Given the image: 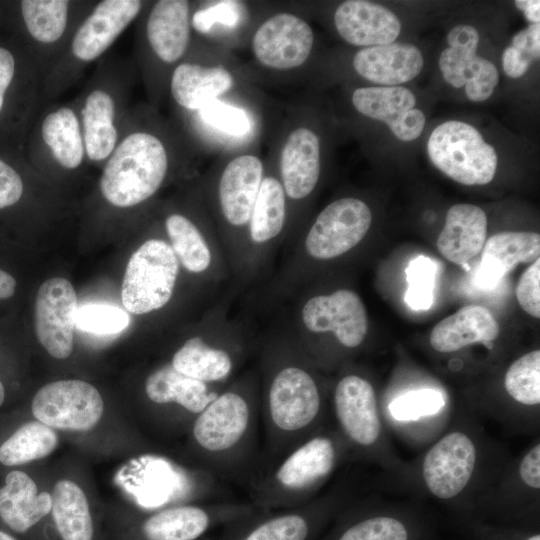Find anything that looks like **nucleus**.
<instances>
[{
  "instance_id": "9",
  "label": "nucleus",
  "mask_w": 540,
  "mask_h": 540,
  "mask_svg": "<svg viewBox=\"0 0 540 540\" xmlns=\"http://www.w3.org/2000/svg\"><path fill=\"white\" fill-rule=\"evenodd\" d=\"M164 229L181 270L219 297L232 286V273L209 212L202 219L171 212Z\"/></svg>"
},
{
  "instance_id": "20",
  "label": "nucleus",
  "mask_w": 540,
  "mask_h": 540,
  "mask_svg": "<svg viewBox=\"0 0 540 540\" xmlns=\"http://www.w3.org/2000/svg\"><path fill=\"white\" fill-rule=\"evenodd\" d=\"M139 0H104L78 27L71 42L72 55L82 62L100 57L139 15Z\"/></svg>"
},
{
  "instance_id": "24",
  "label": "nucleus",
  "mask_w": 540,
  "mask_h": 540,
  "mask_svg": "<svg viewBox=\"0 0 540 540\" xmlns=\"http://www.w3.org/2000/svg\"><path fill=\"white\" fill-rule=\"evenodd\" d=\"M540 256V235L534 232H502L484 244L475 283L494 288L519 263H533Z\"/></svg>"
},
{
  "instance_id": "47",
  "label": "nucleus",
  "mask_w": 540,
  "mask_h": 540,
  "mask_svg": "<svg viewBox=\"0 0 540 540\" xmlns=\"http://www.w3.org/2000/svg\"><path fill=\"white\" fill-rule=\"evenodd\" d=\"M15 73V59L12 53L0 47V112L4 105L6 91L12 83Z\"/></svg>"
},
{
  "instance_id": "1",
  "label": "nucleus",
  "mask_w": 540,
  "mask_h": 540,
  "mask_svg": "<svg viewBox=\"0 0 540 540\" xmlns=\"http://www.w3.org/2000/svg\"><path fill=\"white\" fill-rule=\"evenodd\" d=\"M254 356L263 427L259 470L317 433L323 395L313 362L277 321L259 332Z\"/></svg>"
},
{
  "instance_id": "16",
  "label": "nucleus",
  "mask_w": 540,
  "mask_h": 540,
  "mask_svg": "<svg viewBox=\"0 0 540 540\" xmlns=\"http://www.w3.org/2000/svg\"><path fill=\"white\" fill-rule=\"evenodd\" d=\"M77 309L76 292L67 279L51 278L40 286L35 302V331L41 345L56 359L72 353Z\"/></svg>"
},
{
  "instance_id": "36",
  "label": "nucleus",
  "mask_w": 540,
  "mask_h": 540,
  "mask_svg": "<svg viewBox=\"0 0 540 540\" xmlns=\"http://www.w3.org/2000/svg\"><path fill=\"white\" fill-rule=\"evenodd\" d=\"M504 386L507 393L524 405L540 403V351L533 350L514 361L508 368Z\"/></svg>"
},
{
  "instance_id": "40",
  "label": "nucleus",
  "mask_w": 540,
  "mask_h": 540,
  "mask_svg": "<svg viewBox=\"0 0 540 540\" xmlns=\"http://www.w3.org/2000/svg\"><path fill=\"white\" fill-rule=\"evenodd\" d=\"M198 114L209 127L232 137H243L251 130V120L247 112L220 98L204 105Z\"/></svg>"
},
{
  "instance_id": "27",
  "label": "nucleus",
  "mask_w": 540,
  "mask_h": 540,
  "mask_svg": "<svg viewBox=\"0 0 540 540\" xmlns=\"http://www.w3.org/2000/svg\"><path fill=\"white\" fill-rule=\"evenodd\" d=\"M223 389L188 378L168 363L153 370L144 384L145 394L151 403L176 406L193 420Z\"/></svg>"
},
{
  "instance_id": "39",
  "label": "nucleus",
  "mask_w": 540,
  "mask_h": 540,
  "mask_svg": "<svg viewBox=\"0 0 540 540\" xmlns=\"http://www.w3.org/2000/svg\"><path fill=\"white\" fill-rule=\"evenodd\" d=\"M436 270L433 260L425 256L413 259L408 265L405 301L413 310H428L431 307Z\"/></svg>"
},
{
  "instance_id": "50",
  "label": "nucleus",
  "mask_w": 540,
  "mask_h": 540,
  "mask_svg": "<svg viewBox=\"0 0 540 540\" xmlns=\"http://www.w3.org/2000/svg\"><path fill=\"white\" fill-rule=\"evenodd\" d=\"M0 540H17L14 536H12L11 534L3 531V530H0Z\"/></svg>"
},
{
  "instance_id": "8",
  "label": "nucleus",
  "mask_w": 540,
  "mask_h": 540,
  "mask_svg": "<svg viewBox=\"0 0 540 540\" xmlns=\"http://www.w3.org/2000/svg\"><path fill=\"white\" fill-rule=\"evenodd\" d=\"M288 203L276 172L266 171L248 226L242 293L264 284L286 236Z\"/></svg>"
},
{
  "instance_id": "11",
  "label": "nucleus",
  "mask_w": 540,
  "mask_h": 540,
  "mask_svg": "<svg viewBox=\"0 0 540 540\" xmlns=\"http://www.w3.org/2000/svg\"><path fill=\"white\" fill-rule=\"evenodd\" d=\"M427 153L438 170L467 186L490 183L497 170L494 147L474 126L462 121L438 125L429 136Z\"/></svg>"
},
{
  "instance_id": "32",
  "label": "nucleus",
  "mask_w": 540,
  "mask_h": 540,
  "mask_svg": "<svg viewBox=\"0 0 540 540\" xmlns=\"http://www.w3.org/2000/svg\"><path fill=\"white\" fill-rule=\"evenodd\" d=\"M41 136L52 157L64 169L78 168L84 159L85 146L79 118L70 107H59L46 115Z\"/></svg>"
},
{
  "instance_id": "31",
  "label": "nucleus",
  "mask_w": 540,
  "mask_h": 540,
  "mask_svg": "<svg viewBox=\"0 0 540 540\" xmlns=\"http://www.w3.org/2000/svg\"><path fill=\"white\" fill-rule=\"evenodd\" d=\"M480 36L470 25H458L447 35L448 47L439 57L438 65L444 80L454 88H462L489 64L477 55Z\"/></svg>"
},
{
  "instance_id": "19",
  "label": "nucleus",
  "mask_w": 540,
  "mask_h": 540,
  "mask_svg": "<svg viewBox=\"0 0 540 540\" xmlns=\"http://www.w3.org/2000/svg\"><path fill=\"white\" fill-rule=\"evenodd\" d=\"M320 504L264 511L235 521L217 540H311L321 514Z\"/></svg>"
},
{
  "instance_id": "14",
  "label": "nucleus",
  "mask_w": 540,
  "mask_h": 540,
  "mask_svg": "<svg viewBox=\"0 0 540 540\" xmlns=\"http://www.w3.org/2000/svg\"><path fill=\"white\" fill-rule=\"evenodd\" d=\"M31 410L37 421L51 428L88 431L101 419L104 403L93 385L70 379L40 388L33 397Z\"/></svg>"
},
{
  "instance_id": "4",
  "label": "nucleus",
  "mask_w": 540,
  "mask_h": 540,
  "mask_svg": "<svg viewBox=\"0 0 540 540\" xmlns=\"http://www.w3.org/2000/svg\"><path fill=\"white\" fill-rule=\"evenodd\" d=\"M339 446L335 438L316 433L278 461L257 470L243 485L250 503L274 511L307 504L335 469Z\"/></svg>"
},
{
  "instance_id": "7",
  "label": "nucleus",
  "mask_w": 540,
  "mask_h": 540,
  "mask_svg": "<svg viewBox=\"0 0 540 540\" xmlns=\"http://www.w3.org/2000/svg\"><path fill=\"white\" fill-rule=\"evenodd\" d=\"M166 143L157 134L138 130L127 134L104 166L100 191L115 207L128 208L153 197L169 172Z\"/></svg>"
},
{
  "instance_id": "34",
  "label": "nucleus",
  "mask_w": 540,
  "mask_h": 540,
  "mask_svg": "<svg viewBox=\"0 0 540 540\" xmlns=\"http://www.w3.org/2000/svg\"><path fill=\"white\" fill-rule=\"evenodd\" d=\"M58 444L53 428L30 421L18 428L0 445V463L5 466L22 465L51 454Z\"/></svg>"
},
{
  "instance_id": "18",
  "label": "nucleus",
  "mask_w": 540,
  "mask_h": 540,
  "mask_svg": "<svg viewBox=\"0 0 540 540\" xmlns=\"http://www.w3.org/2000/svg\"><path fill=\"white\" fill-rule=\"evenodd\" d=\"M336 419L345 437L359 447L374 445L381 434L376 393L358 374L342 376L333 389Z\"/></svg>"
},
{
  "instance_id": "49",
  "label": "nucleus",
  "mask_w": 540,
  "mask_h": 540,
  "mask_svg": "<svg viewBox=\"0 0 540 540\" xmlns=\"http://www.w3.org/2000/svg\"><path fill=\"white\" fill-rule=\"evenodd\" d=\"M16 285L15 278L0 269V300L12 297L15 293Z\"/></svg>"
},
{
  "instance_id": "15",
  "label": "nucleus",
  "mask_w": 540,
  "mask_h": 540,
  "mask_svg": "<svg viewBox=\"0 0 540 540\" xmlns=\"http://www.w3.org/2000/svg\"><path fill=\"white\" fill-rule=\"evenodd\" d=\"M313 44V30L303 18L290 12H278L256 29L251 48L263 67L289 71L307 61Z\"/></svg>"
},
{
  "instance_id": "42",
  "label": "nucleus",
  "mask_w": 540,
  "mask_h": 540,
  "mask_svg": "<svg viewBox=\"0 0 540 540\" xmlns=\"http://www.w3.org/2000/svg\"><path fill=\"white\" fill-rule=\"evenodd\" d=\"M241 19L240 3L237 1H219L197 10L191 15V27L206 34L216 25L235 28Z\"/></svg>"
},
{
  "instance_id": "12",
  "label": "nucleus",
  "mask_w": 540,
  "mask_h": 540,
  "mask_svg": "<svg viewBox=\"0 0 540 540\" xmlns=\"http://www.w3.org/2000/svg\"><path fill=\"white\" fill-rule=\"evenodd\" d=\"M257 510L250 502L232 500L174 505L144 517L137 526V536L139 540H198Z\"/></svg>"
},
{
  "instance_id": "45",
  "label": "nucleus",
  "mask_w": 540,
  "mask_h": 540,
  "mask_svg": "<svg viewBox=\"0 0 540 540\" xmlns=\"http://www.w3.org/2000/svg\"><path fill=\"white\" fill-rule=\"evenodd\" d=\"M23 194V181L16 170L0 159V209L17 203Z\"/></svg>"
},
{
  "instance_id": "22",
  "label": "nucleus",
  "mask_w": 540,
  "mask_h": 540,
  "mask_svg": "<svg viewBox=\"0 0 540 540\" xmlns=\"http://www.w3.org/2000/svg\"><path fill=\"white\" fill-rule=\"evenodd\" d=\"M364 79L381 86H399L420 74L424 66L421 51L409 43L393 42L362 48L352 61Z\"/></svg>"
},
{
  "instance_id": "33",
  "label": "nucleus",
  "mask_w": 540,
  "mask_h": 540,
  "mask_svg": "<svg viewBox=\"0 0 540 540\" xmlns=\"http://www.w3.org/2000/svg\"><path fill=\"white\" fill-rule=\"evenodd\" d=\"M351 101L362 115L390 125L405 112L413 109L416 97L403 86H368L353 91Z\"/></svg>"
},
{
  "instance_id": "41",
  "label": "nucleus",
  "mask_w": 540,
  "mask_h": 540,
  "mask_svg": "<svg viewBox=\"0 0 540 540\" xmlns=\"http://www.w3.org/2000/svg\"><path fill=\"white\" fill-rule=\"evenodd\" d=\"M443 405V397L438 391L422 389L396 398L390 404V411L398 420H414L438 412Z\"/></svg>"
},
{
  "instance_id": "46",
  "label": "nucleus",
  "mask_w": 540,
  "mask_h": 540,
  "mask_svg": "<svg viewBox=\"0 0 540 540\" xmlns=\"http://www.w3.org/2000/svg\"><path fill=\"white\" fill-rule=\"evenodd\" d=\"M522 481L534 489L540 488V445L532 447L523 457L519 466Z\"/></svg>"
},
{
  "instance_id": "25",
  "label": "nucleus",
  "mask_w": 540,
  "mask_h": 540,
  "mask_svg": "<svg viewBox=\"0 0 540 540\" xmlns=\"http://www.w3.org/2000/svg\"><path fill=\"white\" fill-rule=\"evenodd\" d=\"M52 497L38 493L33 479L25 472L14 470L7 474L0 488V519L13 532L24 534L51 514Z\"/></svg>"
},
{
  "instance_id": "5",
  "label": "nucleus",
  "mask_w": 540,
  "mask_h": 540,
  "mask_svg": "<svg viewBox=\"0 0 540 540\" xmlns=\"http://www.w3.org/2000/svg\"><path fill=\"white\" fill-rule=\"evenodd\" d=\"M265 174L260 157L244 153L220 169L209 192V214L232 273L231 288L242 293L248 226Z\"/></svg>"
},
{
  "instance_id": "2",
  "label": "nucleus",
  "mask_w": 540,
  "mask_h": 540,
  "mask_svg": "<svg viewBox=\"0 0 540 540\" xmlns=\"http://www.w3.org/2000/svg\"><path fill=\"white\" fill-rule=\"evenodd\" d=\"M260 425V384L254 366L241 372L191 422V442L201 469L243 486L260 463Z\"/></svg>"
},
{
  "instance_id": "6",
  "label": "nucleus",
  "mask_w": 540,
  "mask_h": 540,
  "mask_svg": "<svg viewBox=\"0 0 540 540\" xmlns=\"http://www.w3.org/2000/svg\"><path fill=\"white\" fill-rule=\"evenodd\" d=\"M278 309L277 322L303 351L322 336H332L343 349H356L368 332L366 307L360 296L348 288L325 293L301 288Z\"/></svg>"
},
{
  "instance_id": "35",
  "label": "nucleus",
  "mask_w": 540,
  "mask_h": 540,
  "mask_svg": "<svg viewBox=\"0 0 540 540\" xmlns=\"http://www.w3.org/2000/svg\"><path fill=\"white\" fill-rule=\"evenodd\" d=\"M70 2L65 0H23L21 13L29 34L38 42L52 44L65 33Z\"/></svg>"
},
{
  "instance_id": "26",
  "label": "nucleus",
  "mask_w": 540,
  "mask_h": 540,
  "mask_svg": "<svg viewBox=\"0 0 540 540\" xmlns=\"http://www.w3.org/2000/svg\"><path fill=\"white\" fill-rule=\"evenodd\" d=\"M487 216L478 206L460 203L451 206L437 239L440 254L448 261L464 265L486 242Z\"/></svg>"
},
{
  "instance_id": "51",
  "label": "nucleus",
  "mask_w": 540,
  "mask_h": 540,
  "mask_svg": "<svg viewBox=\"0 0 540 540\" xmlns=\"http://www.w3.org/2000/svg\"><path fill=\"white\" fill-rule=\"evenodd\" d=\"M5 398V390L3 384L0 381V406L3 404Z\"/></svg>"
},
{
  "instance_id": "44",
  "label": "nucleus",
  "mask_w": 540,
  "mask_h": 540,
  "mask_svg": "<svg viewBox=\"0 0 540 540\" xmlns=\"http://www.w3.org/2000/svg\"><path fill=\"white\" fill-rule=\"evenodd\" d=\"M426 123L424 113L416 108L410 109L388 125L391 132L401 141L409 142L417 139L423 132Z\"/></svg>"
},
{
  "instance_id": "37",
  "label": "nucleus",
  "mask_w": 540,
  "mask_h": 540,
  "mask_svg": "<svg viewBox=\"0 0 540 540\" xmlns=\"http://www.w3.org/2000/svg\"><path fill=\"white\" fill-rule=\"evenodd\" d=\"M540 23L517 32L502 53V68L510 78H520L539 59Z\"/></svg>"
},
{
  "instance_id": "52",
  "label": "nucleus",
  "mask_w": 540,
  "mask_h": 540,
  "mask_svg": "<svg viewBox=\"0 0 540 540\" xmlns=\"http://www.w3.org/2000/svg\"><path fill=\"white\" fill-rule=\"evenodd\" d=\"M527 540H540V536L539 535H534V536L528 538Z\"/></svg>"
},
{
  "instance_id": "48",
  "label": "nucleus",
  "mask_w": 540,
  "mask_h": 540,
  "mask_svg": "<svg viewBox=\"0 0 540 540\" xmlns=\"http://www.w3.org/2000/svg\"><path fill=\"white\" fill-rule=\"evenodd\" d=\"M515 6L523 12L526 19L531 24L540 23V1L538 0H517Z\"/></svg>"
},
{
  "instance_id": "43",
  "label": "nucleus",
  "mask_w": 540,
  "mask_h": 540,
  "mask_svg": "<svg viewBox=\"0 0 540 540\" xmlns=\"http://www.w3.org/2000/svg\"><path fill=\"white\" fill-rule=\"evenodd\" d=\"M516 297L526 313L540 317V259L535 260L521 275Z\"/></svg>"
},
{
  "instance_id": "38",
  "label": "nucleus",
  "mask_w": 540,
  "mask_h": 540,
  "mask_svg": "<svg viewBox=\"0 0 540 540\" xmlns=\"http://www.w3.org/2000/svg\"><path fill=\"white\" fill-rule=\"evenodd\" d=\"M130 317L123 309L107 304H87L78 307L75 326L85 332L109 335L128 327Z\"/></svg>"
},
{
  "instance_id": "29",
  "label": "nucleus",
  "mask_w": 540,
  "mask_h": 540,
  "mask_svg": "<svg viewBox=\"0 0 540 540\" xmlns=\"http://www.w3.org/2000/svg\"><path fill=\"white\" fill-rule=\"evenodd\" d=\"M498 334L499 325L491 312L483 306L469 305L435 325L430 344L438 352L449 353L474 343L488 347Z\"/></svg>"
},
{
  "instance_id": "13",
  "label": "nucleus",
  "mask_w": 540,
  "mask_h": 540,
  "mask_svg": "<svg viewBox=\"0 0 540 540\" xmlns=\"http://www.w3.org/2000/svg\"><path fill=\"white\" fill-rule=\"evenodd\" d=\"M320 139L306 126L294 127L280 149L277 175L288 203V224L283 252L290 246L298 209L315 190L321 170Z\"/></svg>"
},
{
  "instance_id": "21",
  "label": "nucleus",
  "mask_w": 540,
  "mask_h": 540,
  "mask_svg": "<svg viewBox=\"0 0 540 540\" xmlns=\"http://www.w3.org/2000/svg\"><path fill=\"white\" fill-rule=\"evenodd\" d=\"M334 25L344 41L363 48L393 43L401 32L392 11L364 0L342 2L334 12Z\"/></svg>"
},
{
  "instance_id": "30",
  "label": "nucleus",
  "mask_w": 540,
  "mask_h": 540,
  "mask_svg": "<svg viewBox=\"0 0 540 540\" xmlns=\"http://www.w3.org/2000/svg\"><path fill=\"white\" fill-rule=\"evenodd\" d=\"M116 105L104 89H94L81 109V128L87 157L94 162L109 158L118 144Z\"/></svg>"
},
{
  "instance_id": "10",
  "label": "nucleus",
  "mask_w": 540,
  "mask_h": 540,
  "mask_svg": "<svg viewBox=\"0 0 540 540\" xmlns=\"http://www.w3.org/2000/svg\"><path fill=\"white\" fill-rule=\"evenodd\" d=\"M179 262L168 241L149 238L131 255L123 278L121 299L136 315L163 309L172 300L180 276Z\"/></svg>"
},
{
  "instance_id": "28",
  "label": "nucleus",
  "mask_w": 540,
  "mask_h": 540,
  "mask_svg": "<svg viewBox=\"0 0 540 540\" xmlns=\"http://www.w3.org/2000/svg\"><path fill=\"white\" fill-rule=\"evenodd\" d=\"M233 85V75L224 66H204L194 62L179 63L170 79V91L175 102L196 112L212 100L219 99Z\"/></svg>"
},
{
  "instance_id": "17",
  "label": "nucleus",
  "mask_w": 540,
  "mask_h": 540,
  "mask_svg": "<svg viewBox=\"0 0 540 540\" xmlns=\"http://www.w3.org/2000/svg\"><path fill=\"white\" fill-rule=\"evenodd\" d=\"M476 462L472 440L459 431L435 443L425 455L422 474L429 491L438 498L457 496L469 483Z\"/></svg>"
},
{
  "instance_id": "23",
  "label": "nucleus",
  "mask_w": 540,
  "mask_h": 540,
  "mask_svg": "<svg viewBox=\"0 0 540 540\" xmlns=\"http://www.w3.org/2000/svg\"><path fill=\"white\" fill-rule=\"evenodd\" d=\"M191 36L190 3L160 0L151 8L146 21V38L162 63H177L186 53Z\"/></svg>"
},
{
  "instance_id": "3",
  "label": "nucleus",
  "mask_w": 540,
  "mask_h": 540,
  "mask_svg": "<svg viewBox=\"0 0 540 540\" xmlns=\"http://www.w3.org/2000/svg\"><path fill=\"white\" fill-rule=\"evenodd\" d=\"M232 289L215 300L201 327L173 352L168 364L178 373L207 385L225 388L254 355L258 332L251 316H232Z\"/></svg>"
}]
</instances>
